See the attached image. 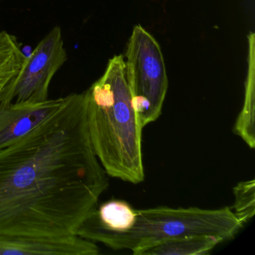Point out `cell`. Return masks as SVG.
I'll use <instances>...</instances> for the list:
<instances>
[{"instance_id": "cell-7", "label": "cell", "mask_w": 255, "mask_h": 255, "mask_svg": "<svg viewBox=\"0 0 255 255\" xmlns=\"http://www.w3.org/2000/svg\"><path fill=\"white\" fill-rule=\"evenodd\" d=\"M95 242L78 236L59 239L0 235V255H98Z\"/></svg>"}, {"instance_id": "cell-6", "label": "cell", "mask_w": 255, "mask_h": 255, "mask_svg": "<svg viewBox=\"0 0 255 255\" xmlns=\"http://www.w3.org/2000/svg\"><path fill=\"white\" fill-rule=\"evenodd\" d=\"M66 101L67 96L35 104H17L1 100L0 150L13 145L29 135L59 111Z\"/></svg>"}, {"instance_id": "cell-3", "label": "cell", "mask_w": 255, "mask_h": 255, "mask_svg": "<svg viewBox=\"0 0 255 255\" xmlns=\"http://www.w3.org/2000/svg\"><path fill=\"white\" fill-rule=\"evenodd\" d=\"M243 226L228 207L216 210L161 207L136 210L135 222L125 231L107 229L88 216L76 235L137 255L146 248L188 236H213L225 241L235 237Z\"/></svg>"}, {"instance_id": "cell-9", "label": "cell", "mask_w": 255, "mask_h": 255, "mask_svg": "<svg viewBox=\"0 0 255 255\" xmlns=\"http://www.w3.org/2000/svg\"><path fill=\"white\" fill-rule=\"evenodd\" d=\"M26 59L17 38L6 31L0 32V101H11L14 82Z\"/></svg>"}, {"instance_id": "cell-12", "label": "cell", "mask_w": 255, "mask_h": 255, "mask_svg": "<svg viewBox=\"0 0 255 255\" xmlns=\"http://www.w3.org/2000/svg\"><path fill=\"white\" fill-rule=\"evenodd\" d=\"M235 198L232 211L243 225L253 218L255 213V181L254 179L240 182L234 188Z\"/></svg>"}, {"instance_id": "cell-2", "label": "cell", "mask_w": 255, "mask_h": 255, "mask_svg": "<svg viewBox=\"0 0 255 255\" xmlns=\"http://www.w3.org/2000/svg\"><path fill=\"white\" fill-rule=\"evenodd\" d=\"M89 136L107 175L132 184L144 180L142 129L132 104L122 55L84 92Z\"/></svg>"}, {"instance_id": "cell-8", "label": "cell", "mask_w": 255, "mask_h": 255, "mask_svg": "<svg viewBox=\"0 0 255 255\" xmlns=\"http://www.w3.org/2000/svg\"><path fill=\"white\" fill-rule=\"evenodd\" d=\"M249 39L248 74L245 84L243 108L237 116L234 132L251 148L255 147V34L250 32Z\"/></svg>"}, {"instance_id": "cell-11", "label": "cell", "mask_w": 255, "mask_h": 255, "mask_svg": "<svg viewBox=\"0 0 255 255\" xmlns=\"http://www.w3.org/2000/svg\"><path fill=\"white\" fill-rule=\"evenodd\" d=\"M136 210L126 201L111 200L97 207L89 217L101 226L116 231H125L133 225Z\"/></svg>"}, {"instance_id": "cell-10", "label": "cell", "mask_w": 255, "mask_h": 255, "mask_svg": "<svg viewBox=\"0 0 255 255\" xmlns=\"http://www.w3.org/2000/svg\"><path fill=\"white\" fill-rule=\"evenodd\" d=\"M222 242L213 236H188L146 248L137 255H207Z\"/></svg>"}, {"instance_id": "cell-4", "label": "cell", "mask_w": 255, "mask_h": 255, "mask_svg": "<svg viewBox=\"0 0 255 255\" xmlns=\"http://www.w3.org/2000/svg\"><path fill=\"white\" fill-rule=\"evenodd\" d=\"M125 61L127 79L138 122L144 128L162 113L168 88L163 54L156 40L136 25L128 42Z\"/></svg>"}, {"instance_id": "cell-5", "label": "cell", "mask_w": 255, "mask_h": 255, "mask_svg": "<svg viewBox=\"0 0 255 255\" xmlns=\"http://www.w3.org/2000/svg\"><path fill=\"white\" fill-rule=\"evenodd\" d=\"M68 59L62 30L55 26L26 56L11 92V101L35 104L48 100L53 77Z\"/></svg>"}, {"instance_id": "cell-1", "label": "cell", "mask_w": 255, "mask_h": 255, "mask_svg": "<svg viewBox=\"0 0 255 255\" xmlns=\"http://www.w3.org/2000/svg\"><path fill=\"white\" fill-rule=\"evenodd\" d=\"M109 186L89 136L84 92L0 150V235H76Z\"/></svg>"}]
</instances>
